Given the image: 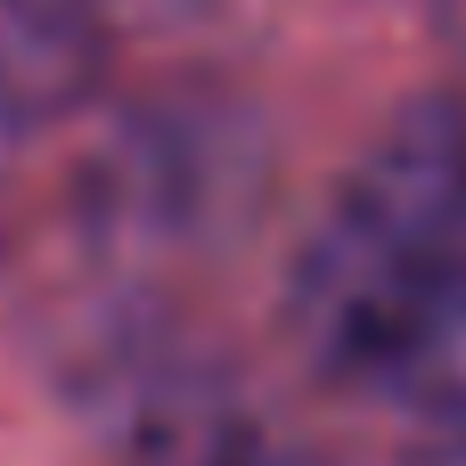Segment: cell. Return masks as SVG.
<instances>
[{
	"label": "cell",
	"mask_w": 466,
	"mask_h": 466,
	"mask_svg": "<svg viewBox=\"0 0 466 466\" xmlns=\"http://www.w3.org/2000/svg\"><path fill=\"white\" fill-rule=\"evenodd\" d=\"M352 393L385 401L418 442H434L442 459L466 466V262L451 279H434L369 352V369L352 377Z\"/></svg>",
	"instance_id": "cell-2"
},
{
	"label": "cell",
	"mask_w": 466,
	"mask_h": 466,
	"mask_svg": "<svg viewBox=\"0 0 466 466\" xmlns=\"http://www.w3.org/2000/svg\"><path fill=\"white\" fill-rule=\"evenodd\" d=\"M466 262V90L401 106L336 180L287 270V319L319 377L352 385L385 328Z\"/></svg>",
	"instance_id": "cell-1"
},
{
	"label": "cell",
	"mask_w": 466,
	"mask_h": 466,
	"mask_svg": "<svg viewBox=\"0 0 466 466\" xmlns=\"http://www.w3.org/2000/svg\"><path fill=\"white\" fill-rule=\"evenodd\" d=\"M98 49L90 0H0V131L66 115L98 82Z\"/></svg>",
	"instance_id": "cell-3"
}]
</instances>
